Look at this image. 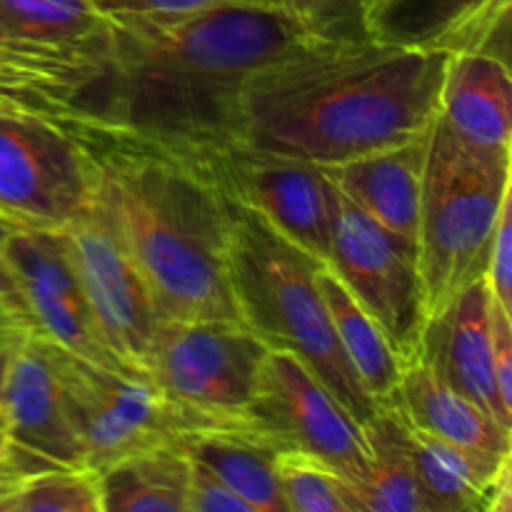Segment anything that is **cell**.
Instances as JSON below:
<instances>
[{
  "label": "cell",
  "instance_id": "cell-1",
  "mask_svg": "<svg viewBox=\"0 0 512 512\" xmlns=\"http://www.w3.org/2000/svg\"><path fill=\"white\" fill-rule=\"evenodd\" d=\"M303 38L283 5L105 15L70 43L0 48V105L38 115L80 145L203 153L235 140L245 80Z\"/></svg>",
  "mask_w": 512,
  "mask_h": 512
},
{
  "label": "cell",
  "instance_id": "cell-2",
  "mask_svg": "<svg viewBox=\"0 0 512 512\" xmlns=\"http://www.w3.org/2000/svg\"><path fill=\"white\" fill-rule=\"evenodd\" d=\"M448 53L303 38L245 80L235 140L338 165L428 133Z\"/></svg>",
  "mask_w": 512,
  "mask_h": 512
},
{
  "label": "cell",
  "instance_id": "cell-3",
  "mask_svg": "<svg viewBox=\"0 0 512 512\" xmlns=\"http://www.w3.org/2000/svg\"><path fill=\"white\" fill-rule=\"evenodd\" d=\"M93 205L138 265L160 320H233L230 213L200 153L85 143Z\"/></svg>",
  "mask_w": 512,
  "mask_h": 512
},
{
  "label": "cell",
  "instance_id": "cell-4",
  "mask_svg": "<svg viewBox=\"0 0 512 512\" xmlns=\"http://www.w3.org/2000/svg\"><path fill=\"white\" fill-rule=\"evenodd\" d=\"M225 193V190H223ZM230 213V288L240 323L270 350L298 355L360 425L378 405L340 350L318 288L320 260L278 233L263 215L225 193Z\"/></svg>",
  "mask_w": 512,
  "mask_h": 512
},
{
  "label": "cell",
  "instance_id": "cell-5",
  "mask_svg": "<svg viewBox=\"0 0 512 512\" xmlns=\"http://www.w3.org/2000/svg\"><path fill=\"white\" fill-rule=\"evenodd\" d=\"M512 198V150L475 148L435 118L425 153L415 245L425 318L483 278L503 205Z\"/></svg>",
  "mask_w": 512,
  "mask_h": 512
},
{
  "label": "cell",
  "instance_id": "cell-6",
  "mask_svg": "<svg viewBox=\"0 0 512 512\" xmlns=\"http://www.w3.org/2000/svg\"><path fill=\"white\" fill-rule=\"evenodd\" d=\"M55 360L78 425L85 465L95 473L125 455L183 443L208 430L255 425L253 418H218L168 398L148 375L115 373L55 345Z\"/></svg>",
  "mask_w": 512,
  "mask_h": 512
},
{
  "label": "cell",
  "instance_id": "cell-7",
  "mask_svg": "<svg viewBox=\"0 0 512 512\" xmlns=\"http://www.w3.org/2000/svg\"><path fill=\"white\" fill-rule=\"evenodd\" d=\"M268 345L233 320H160L148 378L168 398L218 418H250Z\"/></svg>",
  "mask_w": 512,
  "mask_h": 512
},
{
  "label": "cell",
  "instance_id": "cell-8",
  "mask_svg": "<svg viewBox=\"0 0 512 512\" xmlns=\"http://www.w3.org/2000/svg\"><path fill=\"white\" fill-rule=\"evenodd\" d=\"M325 265L380 325L403 368L415 363L428 320L415 240L383 228L340 195L333 245Z\"/></svg>",
  "mask_w": 512,
  "mask_h": 512
},
{
  "label": "cell",
  "instance_id": "cell-9",
  "mask_svg": "<svg viewBox=\"0 0 512 512\" xmlns=\"http://www.w3.org/2000/svg\"><path fill=\"white\" fill-rule=\"evenodd\" d=\"M93 163L48 120L0 105V215L20 228H68L93 208Z\"/></svg>",
  "mask_w": 512,
  "mask_h": 512
},
{
  "label": "cell",
  "instance_id": "cell-10",
  "mask_svg": "<svg viewBox=\"0 0 512 512\" xmlns=\"http://www.w3.org/2000/svg\"><path fill=\"white\" fill-rule=\"evenodd\" d=\"M200 158L225 193L263 215L300 250L328 263L340 195L323 165L238 143L203 150Z\"/></svg>",
  "mask_w": 512,
  "mask_h": 512
},
{
  "label": "cell",
  "instance_id": "cell-11",
  "mask_svg": "<svg viewBox=\"0 0 512 512\" xmlns=\"http://www.w3.org/2000/svg\"><path fill=\"white\" fill-rule=\"evenodd\" d=\"M248 415L283 448L303 450L330 465L353 493L368 478L363 425L298 355L268 350Z\"/></svg>",
  "mask_w": 512,
  "mask_h": 512
},
{
  "label": "cell",
  "instance_id": "cell-12",
  "mask_svg": "<svg viewBox=\"0 0 512 512\" xmlns=\"http://www.w3.org/2000/svg\"><path fill=\"white\" fill-rule=\"evenodd\" d=\"M5 263L35 333L100 368L133 373L100 335L70 258L65 228H15L5 243Z\"/></svg>",
  "mask_w": 512,
  "mask_h": 512
},
{
  "label": "cell",
  "instance_id": "cell-13",
  "mask_svg": "<svg viewBox=\"0 0 512 512\" xmlns=\"http://www.w3.org/2000/svg\"><path fill=\"white\" fill-rule=\"evenodd\" d=\"M65 238L103 340L125 368L148 375L160 315L138 265L95 205L65 228Z\"/></svg>",
  "mask_w": 512,
  "mask_h": 512
},
{
  "label": "cell",
  "instance_id": "cell-14",
  "mask_svg": "<svg viewBox=\"0 0 512 512\" xmlns=\"http://www.w3.org/2000/svg\"><path fill=\"white\" fill-rule=\"evenodd\" d=\"M0 408L10 433V455L0 480L43 465L88 468L48 338L30 333L15 345Z\"/></svg>",
  "mask_w": 512,
  "mask_h": 512
},
{
  "label": "cell",
  "instance_id": "cell-15",
  "mask_svg": "<svg viewBox=\"0 0 512 512\" xmlns=\"http://www.w3.org/2000/svg\"><path fill=\"white\" fill-rule=\"evenodd\" d=\"M512 0H373L368 38L438 53H485L510 65Z\"/></svg>",
  "mask_w": 512,
  "mask_h": 512
},
{
  "label": "cell",
  "instance_id": "cell-16",
  "mask_svg": "<svg viewBox=\"0 0 512 512\" xmlns=\"http://www.w3.org/2000/svg\"><path fill=\"white\" fill-rule=\"evenodd\" d=\"M418 360L512 430V413L500 403L493 380V295L485 278L473 280L425 320Z\"/></svg>",
  "mask_w": 512,
  "mask_h": 512
},
{
  "label": "cell",
  "instance_id": "cell-17",
  "mask_svg": "<svg viewBox=\"0 0 512 512\" xmlns=\"http://www.w3.org/2000/svg\"><path fill=\"white\" fill-rule=\"evenodd\" d=\"M405 423L430 512H512V455L488 458L418 428L408 415Z\"/></svg>",
  "mask_w": 512,
  "mask_h": 512
},
{
  "label": "cell",
  "instance_id": "cell-18",
  "mask_svg": "<svg viewBox=\"0 0 512 512\" xmlns=\"http://www.w3.org/2000/svg\"><path fill=\"white\" fill-rule=\"evenodd\" d=\"M428 133L400 145L323 165L338 193L393 233L415 240Z\"/></svg>",
  "mask_w": 512,
  "mask_h": 512
},
{
  "label": "cell",
  "instance_id": "cell-19",
  "mask_svg": "<svg viewBox=\"0 0 512 512\" xmlns=\"http://www.w3.org/2000/svg\"><path fill=\"white\" fill-rule=\"evenodd\" d=\"M438 115L465 143L493 153H510V65L485 53L450 55Z\"/></svg>",
  "mask_w": 512,
  "mask_h": 512
},
{
  "label": "cell",
  "instance_id": "cell-20",
  "mask_svg": "<svg viewBox=\"0 0 512 512\" xmlns=\"http://www.w3.org/2000/svg\"><path fill=\"white\" fill-rule=\"evenodd\" d=\"M393 398L410 423L448 443L495 460L512 455V430L503 428L488 410L435 378L420 360L403 368Z\"/></svg>",
  "mask_w": 512,
  "mask_h": 512
},
{
  "label": "cell",
  "instance_id": "cell-21",
  "mask_svg": "<svg viewBox=\"0 0 512 512\" xmlns=\"http://www.w3.org/2000/svg\"><path fill=\"white\" fill-rule=\"evenodd\" d=\"M183 445L195 463L223 480L253 512H288L278 478V453L285 448L258 423L208 430Z\"/></svg>",
  "mask_w": 512,
  "mask_h": 512
},
{
  "label": "cell",
  "instance_id": "cell-22",
  "mask_svg": "<svg viewBox=\"0 0 512 512\" xmlns=\"http://www.w3.org/2000/svg\"><path fill=\"white\" fill-rule=\"evenodd\" d=\"M193 460L183 443L115 460L98 473L103 512H188Z\"/></svg>",
  "mask_w": 512,
  "mask_h": 512
},
{
  "label": "cell",
  "instance_id": "cell-23",
  "mask_svg": "<svg viewBox=\"0 0 512 512\" xmlns=\"http://www.w3.org/2000/svg\"><path fill=\"white\" fill-rule=\"evenodd\" d=\"M363 433L370 470L353 493L358 512H430L410 455L408 423L393 395L380 400Z\"/></svg>",
  "mask_w": 512,
  "mask_h": 512
},
{
  "label": "cell",
  "instance_id": "cell-24",
  "mask_svg": "<svg viewBox=\"0 0 512 512\" xmlns=\"http://www.w3.org/2000/svg\"><path fill=\"white\" fill-rule=\"evenodd\" d=\"M315 280H318V288L323 293L325 305H328L330 320H333L345 360L353 368L355 378L360 380L365 393L378 405L380 400L390 398L398 388L403 363L398 360L380 325L360 308L358 300L345 290V285L335 278L328 265L318 270Z\"/></svg>",
  "mask_w": 512,
  "mask_h": 512
},
{
  "label": "cell",
  "instance_id": "cell-25",
  "mask_svg": "<svg viewBox=\"0 0 512 512\" xmlns=\"http://www.w3.org/2000/svg\"><path fill=\"white\" fill-rule=\"evenodd\" d=\"M105 23L90 0H0V48H50Z\"/></svg>",
  "mask_w": 512,
  "mask_h": 512
},
{
  "label": "cell",
  "instance_id": "cell-26",
  "mask_svg": "<svg viewBox=\"0 0 512 512\" xmlns=\"http://www.w3.org/2000/svg\"><path fill=\"white\" fill-rule=\"evenodd\" d=\"M0 512H103L98 473L45 465L0 480Z\"/></svg>",
  "mask_w": 512,
  "mask_h": 512
},
{
  "label": "cell",
  "instance_id": "cell-27",
  "mask_svg": "<svg viewBox=\"0 0 512 512\" xmlns=\"http://www.w3.org/2000/svg\"><path fill=\"white\" fill-rule=\"evenodd\" d=\"M278 478L288 512H358L348 480L315 455L295 448L280 450Z\"/></svg>",
  "mask_w": 512,
  "mask_h": 512
},
{
  "label": "cell",
  "instance_id": "cell-28",
  "mask_svg": "<svg viewBox=\"0 0 512 512\" xmlns=\"http://www.w3.org/2000/svg\"><path fill=\"white\" fill-rule=\"evenodd\" d=\"M305 35L330 43H363L373 0H280Z\"/></svg>",
  "mask_w": 512,
  "mask_h": 512
},
{
  "label": "cell",
  "instance_id": "cell-29",
  "mask_svg": "<svg viewBox=\"0 0 512 512\" xmlns=\"http://www.w3.org/2000/svg\"><path fill=\"white\" fill-rule=\"evenodd\" d=\"M483 278L495 303L512 315V198L500 213Z\"/></svg>",
  "mask_w": 512,
  "mask_h": 512
},
{
  "label": "cell",
  "instance_id": "cell-30",
  "mask_svg": "<svg viewBox=\"0 0 512 512\" xmlns=\"http://www.w3.org/2000/svg\"><path fill=\"white\" fill-rule=\"evenodd\" d=\"M103 15H183L235 3L280 5V0H90Z\"/></svg>",
  "mask_w": 512,
  "mask_h": 512
},
{
  "label": "cell",
  "instance_id": "cell-31",
  "mask_svg": "<svg viewBox=\"0 0 512 512\" xmlns=\"http://www.w3.org/2000/svg\"><path fill=\"white\" fill-rule=\"evenodd\" d=\"M193 460V458H190ZM188 512H253L240 495H235L208 468L193 460L188 490Z\"/></svg>",
  "mask_w": 512,
  "mask_h": 512
},
{
  "label": "cell",
  "instance_id": "cell-32",
  "mask_svg": "<svg viewBox=\"0 0 512 512\" xmlns=\"http://www.w3.org/2000/svg\"><path fill=\"white\" fill-rule=\"evenodd\" d=\"M20 225L10 223L0 215V325L15 330H28L35 333L33 323H30L28 308H25L23 298L18 293V285H15L13 275H10L8 263H5V243H8V235L13 233Z\"/></svg>",
  "mask_w": 512,
  "mask_h": 512
},
{
  "label": "cell",
  "instance_id": "cell-33",
  "mask_svg": "<svg viewBox=\"0 0 512 512\" xmlns=\"http://www.w3.org/2000/svg\"><path fill=\"white\" fill-rule=\"evenodd\" d=\"M493 380L498 398L512 413V315L493 300Z\"/></svg>",
  "mask_w": 512,
  "mask_h": 512
},
{
  "label": "cell",
  "instance_id": "cell-34",
  "mask_svg": "<svg viewBox=\"0 0 512 512\" xmlns=\"http://www.w3.org/2000/svg\"><path fill=\"white\" fill-rule=\"evenodd\" d=\"M25 335H30L28 330H15V328H5V325H0V400H3V385H5V375H8V368H10V358H13V350Z\"/></svg>",
  "mask_w": 512,
  "mask_h": 512
},
{
  "label": "cell",
  "instance_id": "cell-35",
  "mask_svg": "<svg viewBox=\"0 0 512 512\" xmlns=\"http://www.w3.org/2000/svg\"><path fill=\"white\" fill-rule=\"evenodd\" d=\"M10 455V433H8V420H5L3 408H0V473H3L5 463Z\"/></svg>",
  "mask_w": 512,
  "mask_h": 512
}]
</instances>
